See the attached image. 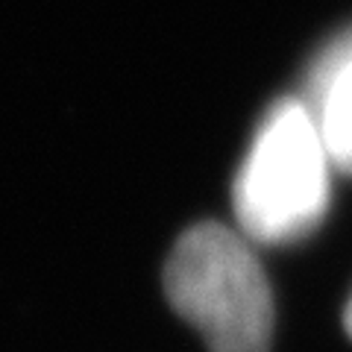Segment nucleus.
I'll return each instance as SVG.
<instances>
[{
	"label": "nucleus",
	"mask_w": 352,
	"mask_h": 352,
	"mask_svg": "<svg viewBox=\"0 0 352 352\" xmlns=\"http://www.w3.org/2000/svg\"><path fill=\"white\" fill-rule=\"evenodd\" d=\"M344 326H346V332H349V338H352V296H349L346 311H344Z\"/></svg>",
	"instance_id": "obj_4"
},
{
	"label": "nucleus",
	"mask_w": 352,
	"mask_h": 352,
	"mask_svg": "<svg viewBox=\"0 0 352 352\" xmlns=\"http://www.w3.org/2000/svg\"><path fill=\"white\" fill-rule=\"evenodd\" d=\"M335 162L302 97H285L258 124L235 176L238 229L252 244H291L326 217Z\"/></svg>",
	"instance_id": "obj_1"
},
{
	"label": "nucleus",
	"mask_w": 352,
	"mask_h": 352,
	"mask_svg": "<svg viewBox=\"0 0 352 352\" xmlns=\"http://www.w3.org/2000/svg\"><path fill=\"white\" fill-rule=\"evenodd\" d=\"M252 247L241 229L197 223L168 256L164 294L208 352H270L273 294Z\"/></svg>",
	"instance_id": "obj_2"
},
{
	"label": "nucleus",
	"mask_w": 352,
	"mask_h": 352,
	"mask_svg": "<svg viewBox=\"0 0 352 352\" xmlns=\"http://www.w3.org/2000/svg\"><path fill=\"white\" fill-rule=\"evenodd\" d=\"M302 100L311 109L335 170L352 176V27L314 56Z\"/></svg>",
	"instance_id": "obj_3"
}]
</instances>
